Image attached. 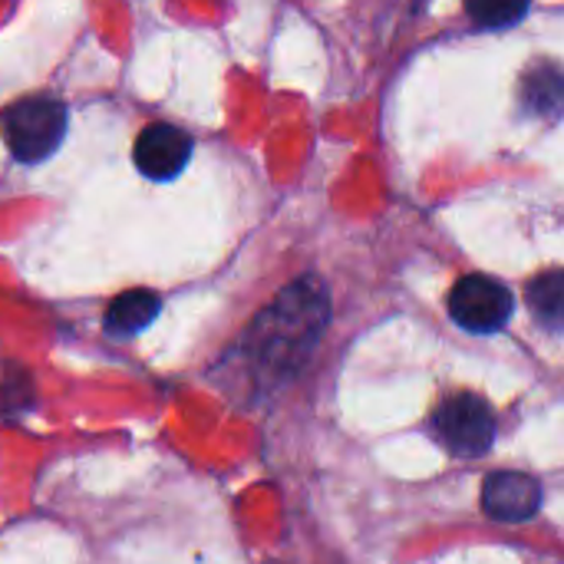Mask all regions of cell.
<instances>
[{
    "instance_id": "9c48e42d",
    "label": "cell",
    "mask_w": 564,
    "mask_h": 564,
    "mask_svg": "<svg viewBox=\"0 0 564 564\" xmlns=\"http://www.w3.org/2000/svg\"><path fill=\"white\" fill-rule=\"evenodd\" d=\"M525 106L532 112H549L555 116L562 106V73L552 63H542L525 76Z\"/></svg>"
},
{
    "instance_id": "52a82bcc",
    "label": "cell",
    "mask_w": 564,
    "mask_h": 564,
    "mask_svg": "<svg viewBox=\"0 0 564 564\" xmlns=\"http://www.w3.org/2000/svg\"><path fill=\"white\" fill-rule=\"evenodd\" d=\"M162 311V301L152 291H126L106 311V330L112 337H135L142 334Z\"/></svg>"
},
{
    "instance_id": "30bf717a",
    "label": "cell",
    "mask_w": 564,
    "mask_h": 564,
    "mask_svg": "<svg viewBox=\"0 0 564 564\" xmlns=\"http://www.w3.org/2000/svg\"><path fill=\"white\" fill-rule=\"evenodd\" d=\"M529 10H532L529 3H489V7H469V17L476 20V26L502 30V26L519 23Z\"/></svg>"
},
{
    "instance_id": "3957f363",
    "label": "cell",
    "mask_w": 564,
    "mask_h": 564,
    "mask_svg": "<svg viewBox=\"0 0 564 564\" xmlns=\"http://www.w3.org/2000/svg\"><path fill=\"white\" fill-rule=\"evenodd\" d=\"M433 433L453 456L479 459L496 443V416L489 403H482L479 397H449L433 413Z\"/></svg>"
},
{
    "instance_id": "ba28073f",
    "label": "cell",
    "mask_w": 564,
    "mask_h": 564,
    "mask_svg": "<svg viewBox=\"0 0 564 564\" xmlns=\"http://www.w3.org/2000/svg\"><path fill=\"white\" fill-rule=\"evenodd\" d=\"M525 301L532 307V314L539 317V324H545L549 330H558L564 317V274L545 271L542 278H535L525 291Z\"/></svg>"
},
{
    "instance_id": "6da1fadb",
    "label": "cell",
    "mask_w": 564,
    "mask_h": 564,
    "mask_svg": "<svg viewBox=\"0 0 564 564\" xmlns=\"http://www.w3.org/2000/svg\"><path fill=\"white\" fill-rule=\"evenodd\" d=\"M330 324V297L314 281H294L268 311L258 314V321L245 334V360L268 380L284 383L301 373L307 357L314 354L324 327Z\"/></svg>"
},
{
    "instance_id": "7a4b0ae2",
    "label": "cell",
    "mask_w": 564,
    "mask_h": 564,
    "mask_svg": "<svg viewBox=\"0 0 564 564\" xmlns=\"http://www.w3.org/2000/svg\"><path fill=\"white\" fill-rule=\"evenodd\" d=\"M66 119V102H59L56 96H30L13 102L0 116V129L13 159L23 165H36L63 145Z\"/></svg>"
},
{
    "instance_id": "5b68a950",
    "label": "cell",
    "mask_w": 564,
    "mask_h": 564,
    "mask_svg": "<svg viewBox=\"0 0 564 564\" xmlns=\"http://www.w3.org/2000/svg\"><path fill=\"white\" fill-rule=\"evenodd\" d=\"M135 169L152 182H172L192 159V139L178 126L152 122L139 132L132 149Z\"/></svg>"
},
{
    "instance_id": "8992f818",
    "label": "cell",
    "mask_w": 564,
    "mask_h": 564,
    "mask_svg": "<svg viewBox=\"0 0 564 564\" xmlns=\"http://www.w3.org/2000/svg\"><path fill=\"white\" fill-rule=\"evenodd\" d=\"M542 482L525 473H492L482 482V512L496 522H529L542 509Z\"/></svg>"
},
{
    "instance_id": "277c9868",
    "label": "cell",
    "mask_w": 564,
    "mask_h": 564,
    "mask_svg": "<svg viewBox=\"0 0 564 564\" xmlns=\"http://www.w3.org/2000/svg\"><path fill=\"white\" fill-rule=\"evenodd\" d=\"M512 291L489 274H469L456 281V288L449 291V317L469 334L502 330L512 321Z\"/></svg>"
}]
</instances>
